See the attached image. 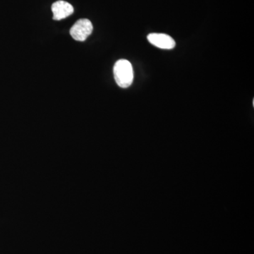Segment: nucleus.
<instances>
[{"instance_id": "nucleus-1", "label": "nucleus", "mask_w": 254, "mask_h": 254, "mask_svg": "<svg viewBox=\"0 0 254 254\" xmlns=\"http://www.w3.org/2000/svg\"><path fill=\"white\" fill-rule=\"evenodd\" d=\"M113 72L115 81L121 88H128L133 83V67L128 60H118L114 66Z\"/></svg>"}, {"instance_id": "nucleus-2", "label": "nucleus", "mask_w": 254, "mask_h": 254, "mask_svg": "<svg viewBox=\"0 0 254 254\" xmlns=\"http://www.w3.org/2000/svg\"><path fill=\"white\" fill-rule=\"evenodd\" d=\"M93 30L91 21L86 18H81L73 25L70 30V34L75 41L83 42L91 34Z\"/></svg>"}, {"instance_id": "nucleus-3", "label": "nucleus", "mask_w": 254, "mask_h": 254, "mask_svg": "<svg viewBox=\"0 0 254 254\" xmlns=\"http://www.w3.org/2000/svg\"><path fill=\"white\" fill-rule=\"evenodd\" d=\"M147 38L153 46L160 49L172 50L176 45L172 37L164 33H150Z\"/></svg>"}, {"instance_id": "nucleus-4", "label": "nucleus", "mask_w": 254, "mask_h": 254, "mask_svg": "<svg viewBox=\"0 0 254 254\" xmlns=\"http://www.w3.org/2000/svg\"><path fill=\"white\" fill-rule=\"evenodd\" d=\"M73 7L72 5L69 4L67 1L60 0L55 1L52 5V11L53 13V19L55 21H60L64 18L71 16L73 14Z\"/></svg>"}]
</instances>
